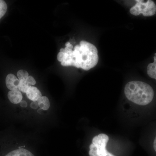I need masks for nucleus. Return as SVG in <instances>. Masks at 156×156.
Instances as JSON below:
<instances>
[{
    "label": "nucleus",
    "instance_id": "9",
    "mask_svg": "<svg viewBox=\"0 0 156 156\" xmlns=\"http://www.w3.org/2000/svg\"><path fill=\"white\" fill-rule=\"evenodd\" d=\"M154 61L152 63H150L147 68L148 76L156 80V53L154 57Z\"/></svg>",
    "mask_w": 156,
    "mask_h": 156
},
{
    "label": "nucleus",
    "instance_id": "3",
    "mask_svg": "<svg viewBox=\"0 0 156 156\" xmlns=\"http://www.w3.org/2000/svg\"><path fill=\"white\" fill-rule=\"evenodd\" d=\"M108 140V136L105 134L94 136L89 146V156H115L106 150Z\"/></svg>",
    "mask_w": 156,
    "mask_h": 156
},
{
    "label": "nucleus",
    "instance_id": "14",
    "mask_svg": "<svg viewBox=\"0 0 156 156\" xmlns=\"http://www.w3.org/2000/svg\"><path fill=\"white\" fill-rule=\"evenodd\" d=\"M26 81L27 83L30 85V86L35 85L36 83L35 80H34L33 77L32 76H29L28 78L26 80Z\"/></svg>",
    "mask_w": 156,
    "mask_h": 156
},
{
    "label": "nucleus",
    "instance_id": "4",
    "mask_svg": "<svg viewBox=\"0 0 156 156\" xmlns=\"http://www.w3.org/2000/svg\"><path fill=\"white\" fill-rule=\"evenodd\" d=\"M136 4L130 9V13L134 16L142 14L145 17L153 16L156 12V5L151 0H136Z\"/></svg>",
    "mask_w": 156,
    "mask_h": 156
},
{
    "label": "nucleus",
    "instance_id": "2",
    "mask_svg": "<svg viewBox=\"0 0 156 156\" xmlns=\"http://www.w3.org/2000/svg\"><path fill=\"white\" fill-rule=\"evenodd\" d=\"M125 94L128 100L141 106L150 105L154 98L152 87L142 81L128 82L125 86Z\"/></svg>",
    "mask_w": 156,
    "mask_h": 156
},
{
    "label": "nucleus",
    "instance_id": "11",
    "mask_svg": "<svg viewBox=\"0 0 156 156\" xmlns=\"http://www.w3.org/2000/svg\"><path fill=\"white\" fill-rule=\"evenodd\" d=\"M19 91L23 93H26L30 87H31L30 85L27 83L26 80L20 81Z\"/></svg>",
    "mask_w": 156,
    "mask_h": 156
},
{
    "label": "nucleus",
    "instance_id": "1",
    "mask_svg": "<svg viewBox=\"0 0 156 156\" xmlns=\"http://www.w3.org/2000/svg\"><path fill=\"white\" fill-rule=\"evenodd\" d=\"M98 51L95 46L82 41L80 45H76L74 50L65 53V59L61 62L64 66H74L85 70H89L96 66L98 62Z\"/></svg>",
    "mask_w": 156,
    "mask_h": 156
},
{
    "label": "nucleus",
    "instance_id": "18",
    "mask_svg": "<svg viewBox=\"0 0 156 156\" xmlns=\"http://www.w3.org/2000/svg\"><path fill=\"white\" fill-rule=\"evenodd\" d=\"M20 105L23 108H26L27 106V103L25 101H22L20 102Z\"/></svg>",
    "mask_w": 156,
    "mask_h": 156
},
{
    "label": "nucleus",
    "instance_id": "12",
    "mask_svg": "<svg viewBox=\"0 0 156 156\" xmlns=\"http://www.w3.org/2000/svg\"><path fill=\"white\" fill-rule=\"evenodd\" d=\"M7 9L8 6L5 2L3 0H0V19L5 14Z\"/></svg>",
    "mask_w": 156,
    "mask_h": 156
},
{
    "label": "nucleus",
    "instance_id": "10",
    "mask_svg": "<svg viewBox=\"0 0 156 156\" xmlns=\"http://www.w3.org/2000/svg\"><path fill=\"white\" fill-rule=\"evenodd\" d=\"M39 106L42 109L47 110L50 108V101L48 97L46 96H42L37 101Z\"/></svg>",
    "mask_w": 156,
    "mask_h": 156
},
{
    "label": "nucleus",
    "instance_id": "7",
    "mask_svg": "<svg viewBox=\"0 0 156 156\" xmlns=\"http://www.w3.org/2000/svg\"><path fill=\"white\" fill-rule=\"evenodd\" d=\"M27 96L29 99L33 101H36L42 97V94L37 87H30L26 92Z\"/></svg>",
    "mask_w": 156,
    "mask_h": 156
},
{
    "label": "nucleus",
    "instance_id": "15",
    "mask_svg": "<svg viewBox=\"0 0 156 156\" xmlns=\"http://www.w3.org/2000/svg\"><path fill=\"white\" fill-rule=\"evenodd\" d=\"M57 58L58 61L60 62L63 61L65 58V53L59 52L57 55Z\"/></svg>",
    "mask_w": 156,
    "mask_h": 156
},
{
    "label": "nucleus",
    "instance_id": "6",
    "mask_svg": "<svg viewBox=\"0 0 156 156\" xmlns=\"http://www.w3.org/2000/svg\"><path fill=\"white\" fill-rule=\"evenodd\" d=\"M8 97L10 102L14 104L20 103L23 98L22 93L19 90L9 91Z\"/></svg>",
    "mask_w": 156,
    "mask_h": 156
},
{
    "label": "nucleus",
    "instance_id": "5",
    "mask_svg": "<svg viewBox=\"0 0 156 156\" xmlns=\"http://www.w3.org/2000/svg\"><path fill=\"white\" fill-rule=\"evenodd\" d=\"M6 87L10 91L19 90L20 81L19 79L13 74H9L6 78Z\"/></svg>",
    "mask_w": 156,
    "mask_h": 156
},
{
    "label": "nucleus",
    "instance_id": "17",
    "mask_svg": "<svg viewBox=\"0 0 156 156\" xmlns=\"http://www.w3.org/2000/svg\"><path fill=\"white\" fill-rule=\"evenodd\" d=\"M152 145L154 150L156 153V133L155 134L153 140Z\"/></svg>",
    "mask_w": 156,
    "mask_h": 156
},
{
    "label": "nucleus",
    "instance_id": "8",
    "mask_svg": "<svg viewBox=\"0 0 156 156\" xmlns=\"http://www.w3.org/2000/svg\"><path fill=\"white\" fill-rule=\"evenodd\" d=\"M4 156H34L33 154L30 151L23 148H19L18 149L9 152Z\"/></svg>",
    "mask_w": 156,
    "mask_h": 156
},
{
    "label": "nucleus",
    "instance_id": "13",
    "mask_svg": "<svg viewBox=\"0 0 156 156\" xmlns=\"http://www.w3.org/2000/svg\"><path fill=\"white\" fill-rule=\"evenodd\" d=\"M17 76L20 81L26 80L29 76V74L25 70H20L17 73Z\"/></svg>",
    "mask_w": 156,
    "mask_h": 156
},
{
    "label": "nucleus",
    "instance_id": "19",
    "mask_svg": "<svg viewBox=\"0 0 156 156\" xmlns=\"http://www.w3.org/2000/svg\"><path fill=\"white\" fill-rule=\"evenodd\" d=\"M66 47H67V48H70V49L73 50V46L72 44H70L69 42H67L66 44H65Z\"/></svg>",
    "mask_w": 156,
    "mask_h": 156
},
{
    "label": "nucleus",
    "instance_id": "20",
    "mask_svg": "<svg viewBox=\"0 0 156 156\" xmlns=\"http://www.w3.org/2000/svg\"><path fill=\"white\" fill-rule=\"evenodd\" d=\"M59 51H60V52H62V53H64V48H61Z\"/></svg>",
    "mask_w": 156,
    "mask_h": 156
},
{
    "label": "nucleus",
    "instance_id": "16",
    "mask_svg": "<svg viewBox=\"0 0 156 156\" xmlns=\"http://www.w3.org/2000/svg\"><path fill=\"white\" fill-rule=\"evenodd\" d=\"M38 104L37 102L36 101H33L30 104L31 108L34 109H36L38 108Z\"/></svg>",
    "mask_w": 156,
    "mask_h": 156
}]
</instances>
